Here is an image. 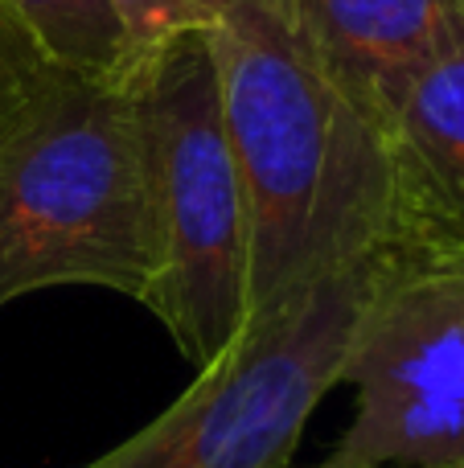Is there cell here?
<instances>
[{"instance_id": "cell-1", "label": "cell", "mask_w": 464, "mask_h": 468, "mask_svg": "<svg viewBox=\"0 0 464 468\" xmlns=\"http://www.w3.org/2000/svg\"><path fill=\"white\" fill-rule=\"evenodd\" d=\"M210 49L251 210L247 308L399 242L391 132L321 62L292 0H235Z\"/></svg>"}, {"instance_id": "cell-2", "label": "cell", "mask_w": 464, "mask_h": 468, "mask_svg": "<svg viewBox=\"0 0 464 468\" xmlns=\"http://www.w3.org/2000/svg\"><path fill=\"white\" fill-rule=\"evenodd\" d=\"M161 267L128 82L49 70L0 120V308L90 283L144 304Z\"/></svg>"}, {"instance_id": "cell-3", "label": "cell", "mask_w": 464, "mask_h": 468, "mask_svg": "<svg viewBox=\"0 0 464 468\" xmlns=\"http://www.w3.org/2000/svg\"><path fill=\"white\" fill-rule=\"evenodd\" d=\"M132 99L161 242V267L144 304L181 354L206 370L251 313V210L222 120L210 29L173 37L140 58Z\"/></svg>"}, {"instance_id": "cell-4", "label": "cell", "mask_w": 464, "mask_h": 468, "mask_svg": "<svg viewBox=\"0 0 464 468\" xmlns=\"http://www.w3.org/2000/svg\"><path fill=\"white\" fill-rule=\"evenodd\" d=\"M395 247L247 316L238 337L148 428L82 468H288Z\"/></svg>"}, {"instance_id": "cell-5", "label": "cell", "mask_w": 464, "mask_h": 468, "mask_svg": "<svg viewBox=\"0 0 464 468\" xmlns=\"http://www.w3.org/2000/svg\"><path fill=\"white\" fill-rule=\"evenodd\" d=\"M342 382L353 420L321 468H464V250L395 247Z\"/></svg>"}, {"instance_id": "cell-6", "label": "cell", "mask_w": 464, "mask_h": 468, "mask_svg": "<svg viewBox=\"0 0 464 468\" xmlns=\"http://www.w3.org/2000/svg\"><path fill=\"white\" fill-rule=\"evenodd\" d=\"M333 79L391 132L407 87L464 46V0H292Z\"/></svg>"}, {"instance_id": "cell-7", "label": "cell", "mask_w": 464, "mask_h": 468, "mask_svg": "<svg viewBox=\"0 0 464 468\" xmlns=\"http://www.w3.org/2000/svg\"><path fill=\"white\" fill-rule=\"evenodd\" d=\"M399 242L464 250V46L427 66L391 120Z\"/></svg>"}, {"instance_id": "cell-8", "label": "cell", "mask_w": 464, "mask_h": 468, "mask_svg": "<svg viewBox=\"0 0 464 468\" xmlns=\"http://www.w3.org/2000/svg\"><path fill=\"white\" fill-rule=\"evenodd\" d=\"M49 66L99 82H128L136 54L111 0H0Z\"/></svg>"}, {"instance_id": "cell-9", "label": "cell", "mask_w": 464, "mask_h": 468, "mask_svg": "<svg viewBox=\"0 0 464 468\" xmlns=\"http://www.w3.org/2000/svg\"><path fill=\"white\" fill-rule=\"evenodd\" d=\"M230 5L235 0H111L136 62L144 54H153V49L169 46L173 37L214 29L227 16Z\"/></svg>"}, {"instance_id": "cell-10", "label": "cell", "mask_w": 464, "mask_h": 468, "mask_svg": "<svg viewBox=\"0 0 464 468\" xmlns=\"http://www.w3.org/2000/svg\"><path fill=\"white\" fill-rule=\"evenodd\" d=\"M49 70L54 66L41 58V49L29 41V33L0 5V120L8 112H16Z\"/></svg>"}]
</instances>
